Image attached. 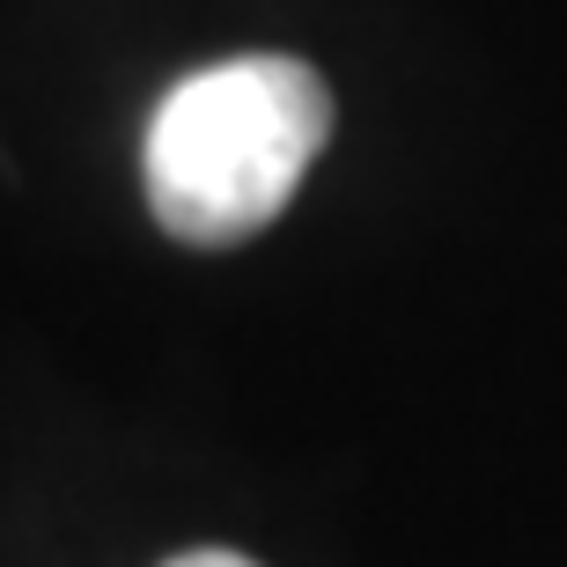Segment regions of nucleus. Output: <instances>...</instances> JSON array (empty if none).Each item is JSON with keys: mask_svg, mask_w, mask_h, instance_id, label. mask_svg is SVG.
I'll return each instance as SVG.
<instances>
[{"mask_svg": "<svg viewBox=\"0 0 567 567\" xmlns=\"http://www.w3.org/2000/svg\"><path fill=\"white\" fill-rule=\"evenodd\" d=\"M169 567H258V560H244V553H177Z\"/></svg>", "mask_w": 567, "mask_h": 567, "instance_id": "obj_2", "label": "nucleus"}, {"mask_svg": "<svg viewBox=\"0 0 567 567\" xmlns=\"http://www.w3.org/2000/svg\"><path fill=\"white\" fill-rule=\"evenodd\" d=\"M332 141V89L288 52L199 66L147 118V207L185 244H244Z\"/></svg>", "mask_w": 567, "mask_h": 567, "instance_id": "obj_1", "label": "nucleus"}]
</instances>
